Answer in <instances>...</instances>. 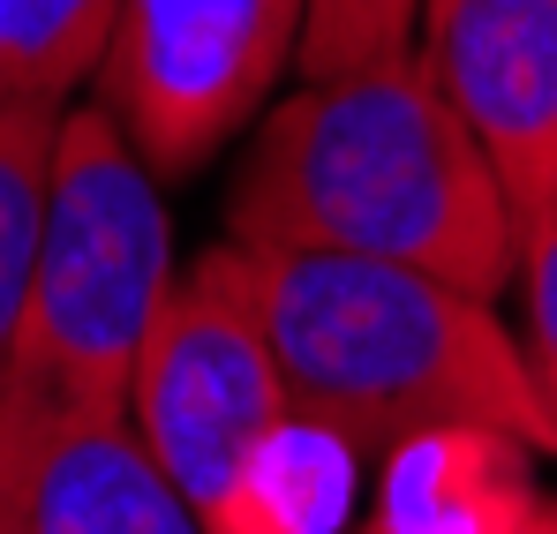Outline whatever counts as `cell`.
<instances>
[{"label": "cell", "instance_id": "cell-13", "mask_svg": "<svg viewBox=\"0 0 557 534\" xmlns=\"http://www.w3.org/2000/svg\"><path fill=\"white\" fill-rule=\"evenodd\" d=\"M520 309H528L520 347H528L543 392H550V414H557V203L528 226V241H520Z\"/></svg>", "mask_w": 557, "mask_h": 534}, {"label": "cell", "instance_id": "cell-8", "mask_svg": "<svg viewBox=\"0 0 557 534\" xmlns=\"http://www.w3.org/2000/svg\"><path fill=\"white\" fill-rule=\"evenodd\" d=\"M543 451L512 430L437 422L376 459L370 505L355 534H505L543 505Z\"/></svg>", "mask_w": 557, "mask_h": 534}, {"label": "cell", "instance_id": "cell-4", "mask_svg": "<svg viewBox=\"0 0 557 534\" xmlns=\"http://www.w3.org/2000/svg\"><path fill=\"white\" fill-rule=\"evenodd\" d=\"M278 414H294V399L249 286V257L242 241H211L174 271L159 301V324L128 384V430L188 497V512L211 520L234 467L257 451Z\"/></svg>", "mask_w": 557, "mask_h": 534}, {"label": "cell", "instance_id": "cell-14", "mask_svg": "<svg viewBox=\"0 0 557 534\" xmlns=\"http://www.w3.org/2000/svg\"><path fill=\"white\" fill-rule=\"evenodd\" d=\"M505 534H557V497H543V505H535L520 527H505Z\"/></svg>", "mask_w": 557, "mask_h": 534}, {"label": "cell", "instance_id": "cell-2", "mask_svg": "<svg viewBox=\"0 0 557 534\" xmlns=\"http://www.w3.org/2000/svg\"><path fill=\"white\" fill-rule=\"evenodd\" d=\"M272 332L286 399L384 459L399 437L437 422L512 430L557 451V414L520 332L467 286L370 257L242 249Z\"/></svg>", "mask_w": 557, "mask_h": 534}, {"label": "cell", "instance_id": "cell-9", "mask_svg": "<svg viewBox=\"0 0 557 534\" xmlns=\"http://www.w3.org/2000/svg\"><path fill=\"white\" fill-rule=\"evenodd\" d=\"M370 451L317 414H278L234 467L203 534H355L370 505Z\"/></svg>", "mask_w": 557, "mask_h": 534}, {"label": "cell", "instance_id": "cell-1", "mask_svg": "<svg viewBox=\"0 0 557 534\" xmlns=\"http://www.w3.org/2000/svg\"><path fill=\"white\" fill-rule=\"evenodd\" d=\"M226 241L407 264L482 301L520 278L505 181L414 53L278 90L226 188Z\"/></svg>", "mask_w": 557, "mask_h": 534}, {"label": "cell", "instance_id": "cell-6", "mask_svg": "<svg viewBox=\"0 0 557 534\" xmlns=\"http://www.w3.org/2000/svg\"><path fill=\"white\" fill-rule=\"evenodd\" d=\"M414 61L497 166L528 241L557 203V0H422Z\"/></svg>", "mask_w": 557, "mask_h": 534}, {"label": "cell", "instance_id": "cell-12", "mask_svg": "<svg viewBox=\"0 0 557 534\" xmlns=\"http://www.w3.org/2000/svg\"><path fill=\"white\" fill-rule=\"evenodd\" d=\"M422 38V0H309L301 23V84H332V76H362L407 61Z\"/></svg>", "mask_w": 557, "mask_h": 534}, {"label": "cell", "instance_id": "cell-7", "mask_svg": "<svg viewBox=\"0 0 557 534\" xmlns=\"http://www.w3.org/2000/svg\"><path fill=\"white\" fill-rule=\"evenodd\" d=\"M0 534H203L128 422L0 414Z\"/></svg>", "mask_w": 557, "mask_h": 534}, {"label": "cell", "instance_id": "cell-3", "mask_svg": "<svg viewBox=\"0 0 557 534\" xmlns=\"http://www.w3.org/2000/svg\"><path fill=\"white\" fill-rule=\"evenodd\" d=\"M166 286H174V219L159 174L121 136V121L84 98L61 113L30 294L0 376V414L128 422V384Z\"/></svg>", "mask_w": 557, "mask_h": 534}, {"label": "cell", "instance_id": "cell-10", "mask_svg": "<svg viewBox=\"0 0 557 534\" xmlns=\"http://www.w3.org/2000/svg\"><path fill=\"white\" fill-rule=\"evenodd\" d=\"M61 113L69 105H53V98H0V376H8V347L23 324V294H30Z\"/></svg>", "mask_w": 557, "mask_h": 534}, {"label": "cell", "instance_id": "cell-5", "mask_svg": "<svg viewBox=\"0 0 557 534\" xmlns=\"http://www.w3.org/2000/svg\"><path fill=\"white\" fill-rule=\"evenodd\" d=\"M309 0H121L98 105L159 181L203 174L242 128L272 113L301 61Z\"/></svg>", "mask_w": 557, "mask_h": 534}, {"label": "cell", "instance_id": "cell-11", "mask_svg": "<svg viewBox=\"0 0 557 534\" xmlns=\"http://www.w3.org/2000/svg\"><path fill=\"white\" fill-rule=\"evenodd\" d=\"M121 0H0V98L76 105L98 76Z\"/></svg>", "mask_w": 557, "mask_h": 534}]
</instances>
